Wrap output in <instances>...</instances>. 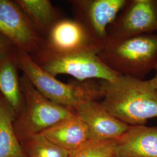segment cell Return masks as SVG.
<instances>
[{"mask_svg":"<svg viewBox=\"0 0 157 157\" xmlns=\"http://www.w3.org/2000/svg\"><path fill=\"white\" fill-rule=\"evenodd\" d=\"M103 46L77 20L61 17L46 34L38 56H59L78 52L98 54Z\"/></svg>","mask_w":157,"mask_h":157,"instance_id":"cell-5","label":"cell"},{"mask_svg":"<svg viewBox=\"0 0 157 157\" xmlns=\"http://www.w3.org/2000/svg\"><path fill=\"white\" fill-rule=\"evenodd\" d=\"M14 1L41 34L45 36L52 25L62 17H60L59 12L49 0H15Z\"/></svg>","mask_w":157,"mask_h":157,"instance_id":"cell-14","label":"cell"},{"mask_svg":"<svg viewBox=\"0 0 157 157\" xmlns=\"http://www.w3.org/2000/svg\"><path fill=\"white\" fill-rule=\"evenodd\" d=\"M0 34L18 50H39L43 40L33 24L15 1L0 0Z\"/></svg>","mask_w":157,"mask_h":157,"instance_id":"cell-8","label":"cell"},{"mask_svg":"<svg viewBox=\"0 0 157 157\" xmlns=\"http://www.w3.org/2000/svg\"><path fill=\"white\" fill-rule=\"evenodd\" d=\"M117 141H98L90 139L69 152L68 157H113Z\"/></svg>","mask_w":157,"mask_h":157,"instance_id":"cell-17","label":"cell"},{"mask_svg":"<svg viewBox=\"0 0 157 157\" xmlns=\"http://www.w3.org/2000/svg\"><path fill=\"white\" fill-rule=\"evenodd\" d=\"M154 69L155 70V72H156L155 75L154 76V78H152L151 80H149V82L150 84H151L152 86L153 87V88L157 91V63Z\"/></svg>","mask_w":157,"mask_h":157,"instance_id":"cell-19","label":"cell"},{"mask_svg":"<svg viewBox=\"0 0 157 157\" xmlns=\"http://www.w3.org/2000/svg\"><path fill=\"white\" fill-rule=\"evenodd\" d=\"M97 56L118 75L142 80L157 64V34L107 41Z\"/></svg>","mask_w":157,"mask_h":157,"instance_id":"cell-2","label":"cell"},{"mask_svg":"<svg viewBox=\"0 0 157 157\" xmlns=\"http://www.w3.org/2000/svg\"><path fill=\"white\" fill-rule=\"evenodd\" d=\"M100 86L101 105L124 124L145 125L157 118V91L149 80L121 75L115 82L102 80Z\"/></svg>","mask_w":157,"mask_h":157,"instance_id":"cell-1","label":"cell"},{"mask_svg":"<svg viewBox=\"0 0 157 157\" xmlns=\"http://www.w3.org/2000/svg\"><path fill=\"white\" fill-rule=\"evenodd\" d=\"M116 157V156H114V157Z\"/></svg>","mask_w":157,"mask_h":157,"instance_id":"cell-20","label":"cell"},{"mask_svg":"<svg viewBox=\"0 0 157 157\" xmlns=\"http://www.w3.org/2000/svg\"><path fill=\"white\" fill-rule=\"evenodd\" d=\"M13 46L10 40L0 34V58L10 53Z\"/></svg>","mask_w":157,"mask_h":157,"instance_id":"cell-18","label":"cell"},{"mask_svg":"<svg viewBox=\"0 0 157 157\" xmlns=\"http://www.w3.org/2000/svg\"><path fill=\"white\" fill-rule=\"evenodd\" d=\"M128 0H71L74 19L83 24L104 45L107 30Z\"/></svg>","mask_w":157,"mask_h":157,"instance_id":"cell-9","label":"cell"},{"mask_svg":"<svg viewBox=\"0 0 157 157\" xmlns=\"http://www.w3.org/2000/svg\"><path fill=\"white\" fill-rule=\"evenodd\" d=\"M18 67L34 87L51 101L73 110L81 103L103 98L100 84L89 82L67 84L47 72L30 56L22 51L15 53Z\"/></svg>","mask_w":157,"mask_h":157,"instance_id":"cell-3","label":"cell"},{"mask_svg":"<svg viewBox=\"0 0 157 157\" xmlns=\"http://www.w3.org/2000/svg\"><path fill=\"white\" fill-rule=\"evenodd\" d=\"M36 62L55 77L59 75H68L80 82L91 78L115 82L121 76L106 66L94 52L38 56Z\"/></svg>","mask_w":157,"mask_h":157,"instance_id":"cell-6","label":"cell"},{"mask_svg":"<svg viewBox=\"0 0 157 157\" xmlns=\"http://www.w3.org/2000/svg\"><path fill=\"white\" fill-rule=\"evenodd\" d=\"M15 116L0 94V157H26L15 132Z\"/></svg>","mask_w":157,"mask_h":157,"instance_id":"cell-15","label":"cell"},{"mask_svg":"<svg viewBox=\"0 0 157 157\" xmlns=\"http://www.w3.org/2000/svg\"><path fill=\"white\" fill-rule=\"evenodd\" d=\"M74 112L87 126L91 140H118L130 126L113 117L97 101L83 102Z\"/></svg>","mask_w":157,"mask_h":157,"instance_id":"cell-10","label":"cell"},{"mask_svg":"<svg viewBox=\"0 0 157 157\" xmlns=\"http://www.w3.org/2000/svg\"><path fill=\"white\" fill-rule=\"evenodd\" d=\"M41 134L69 152L90 139L87 126L76 115L57 123Z\"/></svg>","mask_w":157,"mask_h":157,"instance_id":"cell-13","label":"cell"},{"mask_svg":"<svg viewBox=\"0 0 157 157\" xmlns=\"http://www.w3.org/2000/svg\"><path fill=\"white\" fill-rule=\"evenodd\" d=\"M118 157H157V126H132L117 140Z\"/></svg>","mask_w":157,"mask_h":157,"instance_id":"cell-11","label":"cell"},{"mask_svg":"<svg viewBox=\"0 0 157 157\" xmlns=\"http://www.w3.org/2000/svg\"><path fill=\"white\" fill-rule=\"evenodd\" d=\"M17 67L18 65L15 53L10 52L0 58V94L15 118L22 112L25 105Z\"/></svg>","mask_w":157,"mask_h":157,"instance_id":"cell-12","label":"cell"},{"mask_svg":"<svg viewBox=\"0 0 157 157\" xmlns=\"http://www.w3.org/2000/svg\"><path fill=\"white\" fill-rule=\"evenodd\" d=\"M21 144L26 157H68L69 154L42 134L22 141Z\"/></svg>","mask_w":157,"mask_h":157,"instance_id":"cell-16","label":"cell"},{"mask_svg":"<svg viewBox=\"0 0 157 157\" xmlns=\"http://www.w3.org/2000/svg\"><path fill=\"white\" fill-rule=\"evenodd\" d=\"M20 83L25 105L13 122L15 132L20 142L41 134L57 123L76 115L73 110L51 101L41 94L26 76L20 78Z\"/></svg>","mask_w":157,"mask_h":157,"instance_id":"cell-4","label":"cell"},{"mask_svg":"<svg viewBox=\"0 0 157 157\" xmlns=\"http://www.w3.org/2000/svg\"><path fill=\"white\" fill-rule=\"evenodd\" d=\"M157 30V0H128L107 30V41H117Z\"/></svg>","mask_w":157,"mask_h":157,"instance_id":"cell-7","label":"cell"}]
</instances>
